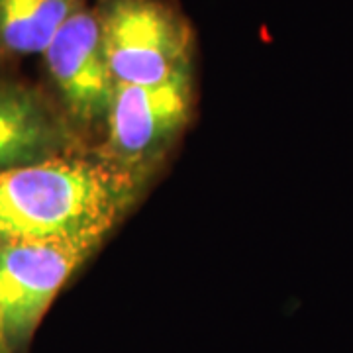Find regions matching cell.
<instances>
[{"instance_id": "cell-6", "label": "cell", "mask_w": 353, "mask_h": 353, "mask_svg": "<svg viewBox=\"0 0 353 353\" xmlns=\"http://www.w3.org/2000/svg\"><path fill=\"white\" fill-rule=\"evenodd\" d=\"M81 152L79 130L65 110L34 87L0 81V169Z\"/></svg>"}, {"instance_id": "cell-5", "label": "cell", "mask_w": 353, "mask_h": 353, "mask_svg": "<svg viewBox=\"0 0 353 353\" xmlns=\"http://www.w3.org/2000/svg\"><path fill=\"white\" fill-rule=\"evenodd\" d=\"M41 55L73 126L88 130L104 124L116 83L104 55L94 8L81 6Z\"/></svg>"}, {"instance_id": "cell-8", "label": "cell", "mask_w": 353, "mask_h": 353, "mask_svg": "<svg viewBox=\"0 0 353 353\" xmlns=\"http://www.w3.org/2000/svg\"><path fill=\"white\" fill-rule=\"evenodd\" d=\"M0 353H12L8 350V345L4 343V340H2V334H0Z\"/></svg>"}, {"instance_id": "cell-7", "label": "cell", "mask_w": 353, "mask_h": 353, "mask_svg": "<svg viewBox=\"0 0 353 353\" xmlns=\"http://www.w3.org/2000/svg\"><path fill=\"white\" fill-rule=\"evenodd\" d=\"M85 0H0V59L43 53Z\"/></svg>"}, {"instance_id": "cell-4", "label": "cell", "mask_w": 353, "mask_h": 353, "mask_svg": "<svg viewBox=\"0 0 353 353\" xmlns=\"http://www.w3.org/2000/svg\"><path fill=\"white\" fill-rule=\"evenodd\" d=\"M108 234L0 245V334L12 353H26L41 318Z\"/></svg>"}, {"instance_id": "cell-3", "label": "cell", "mask_w": 353, "mask_h": 353, "mask_svg": "<svg viewBox=\"0 0 353 353\" xmlns=\"http://www.w3.org/2000/svg\"><path fill=\"white\" fill-rule=\"evenodd\" d=\"M192 75L163 85H116L97 155L143 189L189 122Z\"/></svg>"}, {"instance_id": "cell-1", "label": "cell", "mask_w": 353, "mask_h": 353, "mask_svg": "<svg viewBox=\"0 0 353 353\" xmlns=\"http://www.w3.org/2000/svg\"><path fill=\"white\" fill-rule=\"evenodd\" d=\"M139 192L97 153L0 169V245L110 234Z\"/></svg>"}, {"instance_id": "cell-2", "label": "cell", "mask_w": 353, "mask_h": 353, "mask_svg": "<svg viewBox=\"0 0 353 353\" xmlns=\"http://www.w3.org/2000/svg\"><path fill=\"white\" fill-rule=\"evenodd\" d=\"M104 55L116 85H163L192 75L194 34L169 0H99Z\"/></svg>"}]
</instances>
